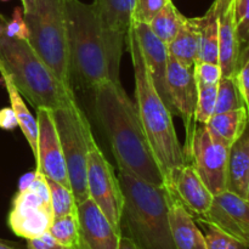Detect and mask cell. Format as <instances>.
I'll list each match as a JSON object with an SVG mask.
<instances>
[{"label":"cell","instance_id":"obj_1","mask_svg":"<svg viewBox=\"0 0 249 249\" xmlns=\"http://www.w3.org/2000/svg\"><path fill=\"white\" fill-rule=\"evenodd\" d=\"M92 91L96 117L106 133L118 169L133 173L155 186H165L136 105L121 82H106Z\"/></svg>","mask_w":249,"mask_h":249},{"label":"cell","instance_id":"obj_2","mask_svg":"<svg viewBox=\"0 0 249 249\" xmlns=\"http://www.w3.org/2000/svg\"><path fill=\"white\" fill-rule=\"evenodd\" d=\"M71 73L83 87L94 90L119 80L124 34L106 27L92 4L65 0Z\"/></svg>","mask_w":249,"mask_h":249},{"label":"cell","instance_id":"obj_3","mask_svg":"<svg viewBox=\"0 0 249 249\" xmlns=\"http://www.w3.org/2000/svg\"><path fill=\"white\" fill-rule=\"evenodd\" d=\"M125 41L133 62L135 105L139 118L153 156L164 177L165 186L172 190L178 170L186 163L184 148L178 139L172 111L160 96L151 79L133 24L126 33Z\"/></svg>","mask_w":249,"mask_h":249},{"label":"cell","instance_id":"obj_4","mask_svg":"<svg viewBox=\"0 0 249 249\" xmlns=\"http://www.w3.org/2000/svg\"><path fill=\"white\" fill-rule=\"evenodd\" d=\"M118 179L124 195L122 235L142 249H177L169 224L172 191L124 169H118Z\"/></svg>","mask_w":249,"mask_h":249},{"label":"cell","instance_id":"obj_5","mask_svg":"<svg viewBox=\"0 0 249 249\" xmlns=\"http://www.w3.org/2000/svg\"><path fill=\"white\" fill-rule=\"evenodd\" d=\"M5 22L6 17L0 15V68L11 78L19 94L36 108L55 109L74 101L73 89L55 77L28 40L5 34Z\"/></svg>","mask_w":249,"mask_h":249},{"label":"cell","instance_id":"obj_6","mask_svg":"<svg viewBox=\"0 0 249 249\" xmlns=\"http://www.w3.org/2000/svg\"><path fill=\"white\" fill-rule=\"evenodd\" d=\"M24 19L31 45L55 77L72 89L65 0H33V7L24 14Z\"/></svg>","mask_w":249,"mask_h":249},{"label":"cell","instance_id":"obj_7","mask_svg":"<svg viewBox=\"0 0 249 249\" xmlns=\"http://www.w3.org/2000/svg\"><path fill=\"white\" fill-rule=\"evenodd\" d=\"M51 111L66 160L71 190L75 202L79 204L89 198L87 184L88 155L95 138L87 116L75 100Z\"/></svg>","mask_w":249,"mask_h":249},{"label":"cell","instance_id":"obj_8","mask_svg":"<svg viewBox=\"0 0 249 249\" xmlns=\"http://www.w3.org/2000/svg\"><path fill=\"white\" fill-rule=\"evenodd\" d=\"M53 220V213L48 180L36 172L31 186L23 191H17L12 199L7 224L15 235L32 240L48 232Z\"/></svg>","mask_w":249,"mask_h":249},{"label":"cell","instance_id":"obj_9","mask_svg":"<svg viewBox=\"0 0 249 249\" xmlns=\"http://www.w3.org/2000/svg\"><path fill=\"white\" fill-rule=\"evenodd\" d=\"M229 151L230 145L213 135L204 124L195 126L186 140L185 160L194 165L214 196L226 191Z\"/></svg>","mask_w":249,"mask_h":249},{"label":"cell","instance_id":"obj_10","mask_svg":"<svg viewBox=\"0 0 249 249\" xmlns=\"http://www.w3.org/2000/svg\"><path fill=\"white\" fill-rule=\"evenodd\" d=\"M87 184L89 198L95 202L109 223L121 231L124 195L118 175L108 162L96 141L90 145L88 155Z\"/></svg>","mask_w":249,"mask_h":249},{"label":"cell","instance_id":"obj_11","mask_svg":"<svg viewBox=\"0 0 249 249\" xmlns=\"http://www.w3.org/2000/svg\"><path fill=\"white\" fill-rule=\"evenodd\" d=\"M36 121H38L39 134L36 170L48 179L71 187L66 160L53 121V111L45 107H38Z\"/></svg>","mask_w":249,"mask_h":249},{"label":"cell","instance_id":"obj_12","mask_svg":"<svg viewBox=\"0 0 249 249\" xmlns=\"http://www.w3.org/2000/svg\"><path fill=\"white\" fill-rule=\"evenodd\" d=\"M167 87L173 114L182 119L186 128V140L195 129V112L197 106L198 87L192 67L181 65L169 56L167 70Z\"/></svg>","mask_w":249,"mask_h":249},{"label":"cell","instance_id":"obj_13","mask_svg":"<svg viewBox=\"0 0 249 249\" xmlns=\"http://www.w3.org/2000/svg\"><path fill=\"white\" fill-rule=\"evenodd\" d=\"M197 219H203L213 224L249 249V204L246 198L226 190L214 196L213 203L206 216Z\"/></svg>","mask_w":249,"mask_h":249},{"label":"cell","instance_id":"obj_14","mask_svg":"<svg viewBox=\"0 0 249 249\" xmlns=\"http://www.w3.org/2000/svg\"><path fill=\"white\" fill-rule=\"evenodd\" d=\"M133 28L136 33V38H138L139 45L142 51L146 67H147L151 79L155 84L156 90L172 111L167 87V70L168 61H169L168 45L156 36V34L151 31L147 23L134 22Z\"/></svg>","mask_w":249,"mask_h":249},{"label":"cell","instance_id":"obj_15","mask_svg":"<svg viewBox=\"0 0 249 249\" xmlns=\"http://www.w3.org/2000/svg\"><path fill=\"white\" fill-rule=\"evenodd\" d=\"M170 191L195 219L206 216L214 199V195L190 162L185 163L178 170Z\"/></svg>","mask_w":249,"mask_h":249},{"label":"cell","instance_id":"obj_16","mask_svg":"<svg viewBox=\"0 0 249 249\" xmlns=\"http://www.w3.org/2000/svg\"><path fill=\"white\" fill-rule=\"evenodd\" d=\"M218 11L219 66L223 77H235L240 65L241 46L235 21V0L213 2Z\"/></svg>","mask_w":249,"mask_h":249},{"label":"cell","instance_id":"obj_17","mask_svg":"<svg viewBox=\"0 0 249 249\" xmlns=\"http://www.w3.org/2000/svg\"><path fill=\"white\" fill-rule=\"evenodd\" d=\"M169 224L177 249H208L206 237L194 215L173 195L169 204Z\"/></svg>","mask_w":249,"mask_h":249},{"label":"cell","instance_id":"obj_18","mask_svg":"<svg viewBox=\"0 0 249 249\" xmlns=\"http://www.w3.org/2000/svg\"><path fill=\"white\" fill-rule=\"evenodd\" d=\"M249 185V122L242 135L230 146L226 190L246 198Z\"/></svg>","mask_w":249,"mask_h":249},{"label":"cell","instance_id":"obj_19","mask_svg":"<svg viewBox=\"0 0 249 249\" xmlns=\"http://www.w3.org/2000/svg\"><path fill=\"white\" fill-rule=\"evenodd\" d=\"M201 21L199 17H184L179 32L168 45V53L172 58L181 65L192 67L197 61L199 48Z\"/></svg>","mask_w":249,"mask_h":249},{"label":"cell","instance_id":"obj_20","mask_svg":"<svg viewBox=\"0 0 249 249\" xmlns=\"http://www.w3.org/2000/svg\"><path fill=\"white\" fill-rule=\"evenodd\" d=\"M0 74H1V79L7 91V95H9L11 108L14 109L17 121H18V126L21 128L29 147L33 152L34 160H36V153H38V121H36V118H34L33 114L27 108L26 102L23 101V96L19 94L11 78L7 75V73L0 68Z\"/></svg>","mask_w":249,"mask_h":249},{"label":"cell","instance_id":"obj_21","mask_svg":"<svg viewBox=\"0 0 249 249\" xmlns=\"http://www.w3.org/2000/svg\"><path fill=\"white\" fill-rule=\"evenodd\" d=\"M136 0H94L92 5L109 29L126 36L133 24Z\"/></svg>","mask_w":249,"mask_h":249},{"label":"cell","instance_id":"obj_22","mask_svg":"<svg viewBox=\"0 0 249 249\" xmlns=\"http://www.w3.org/2000/svg\"><path fill=\"white\" fill-rule=\"evenodd\" d=\"M249 122L248 112L246 107L233 109V111L215 113L206 126L213 135L221 139L229 145H232L245 131Z\"/></svg>","mask_w":249,"mask_h":249},{"label":"cell","instance_id":"obj_23","mask_svg":"<svg viewBox=\"0 0 249 249\" xmlns=\"http://www.w3.org/2000/svg\"><path fill=\"white\" fill-rule=\"evenodd\" d=\"M199 21L201 34L197 61L219 63V22L215 5L212 4L208 11L199 17Z\"/></svg>","mask_w":249,"mask_h":249},{"label":"cell","instance_id":"obj_24","mask_svg":"<svg viewBox=\"0 0 249 249\" xmlns=\"http://www.w3.org/2000/svg\"><path fill=\"white\" fill-rule=\"evenodd\" d=\"M184 17L173 0H169L165 6L153 17L148 26L160 40L169 45L179 32Z\"/></svg>","mask_w":249,"mask_h":249},{"label":"cell","instance_id":"obj_25","mask_svg":"<svg viewBox=\"0 0 249 249\" xmlns=\"http://www.w3.org/2000/svg\"><path fill=\"white\" fill-rule=\"evenodd\" d=\"M48 232L63 246L77 249L80 237L78 214L53 218Z\"/></svg>","mask_w":249,"mask_h":249},{"label":"cell","instance_id":"obj_26","mask_svg":"<svg viewBox=\"0 0 249 249\" xmlns=\"http://www.w3.org/2000/svg\"><path fill=\"white\" fill-rule=\"evenodd\" d=\"M49 189H50L51 207H53V218L70 215V214L77 213L78 204L75 202L73 192L71 187L65 186L57 181L48 179Z\"/></svg>","mask_w":249,"mask_h":249},{"label":"cell","instance_id":"obj_27","mask_svg":"<svg viewBox=\"0 0 249 249\" xmlns=\"http://www.w3.org/2000/svg\"><path fill=\"white\" fill-rule=\"evenodd\" d=\"M241 107H245V105L238 91L235 77H221L216 91L215 113H224Z\"/></svg>","mask_w":249,"mask_h":249},{"label":"cell","instance_id":"obj_28","mask_svg":"<svg viewBox=\"0 0 249 249\" xmlns=\"http://www.w3.org/2000/svg\"><path fill=\"white\" fill-rule=\"evenodd\" d=\"M195 220L203 229V235L206 237L208 249H248L247 246L243 245L232 236L221 231L213 224L208 223L203 219H195Z\"/></svg>","mask_w":249,"mask_h":249},{"label":"cell","instance_id":"obj_29","mask_svg":"<svg viewBox=\"0 0 249 249\" xmlns=\"http://www.w3.org/2000/svg\"><path fill=\"white\" fill-rule=\"evenodd\" d=\"M216 91H218V84L212 85V87L198 88L197 106L196 112H195L196 123L206 125L209 119L215 114Z\"/></svg>","mask_w":249,"mask_h":249},{"label":"cell","instance_id":"obj_30","mask_svg":"<svg viewBox=\"0 0 249 249\" xmlns=\"http://www.w3.org/2000/svg\"><path fill=\"white\" fill-rule=\"evenodd\" d=\"M192 71H194V77L198 88L216 85L223 77L219 63L197 61L192 66Z\"/></svg>","mask_w":249,"mask_h":249},{"label":"cell","instance_id":"obj_31","mask_svg":"<svg viewBox=\"0 0 249 249\" xmlns=\"http://www.w3.org/2000/svg\"><path fill=\"white\" fill-rule=\"evenodd\" d=\"M235 21L242 53L249 49V0H235Z\"/></svg>","mask_w":249,"mask_h":249},{"label":"cell","instance_id":"obj_32","mask_svg":"<svg viewBox=\"0 0 249 249\" xmlns=\"http://www.w3.org/2000/svg\"><path fill=\"white\" fill-rule=\"evenodd\" d=\"M235 80L249 116V49L241 53L240 65L235 74Z\"/></svg>","mask_w":249,"mask_h":249},{"label":"cell","instance_id":"obj_33","mask_svg":"<svg viewBox=\"0 0 249 249\" xmlns=\"http://www.w3.org/2000/svg\"><path fill=\"white\" fill-rule=\"evenodd\" d=\"M169 0H136L135 9H134L133 23L134 22H142L150 23L153 17L165 6Z\"/></svg>","mask_w":249,"mask_h":249},{"label":"cell","instance_id":"obj_34","mask_svg":"<svg viewBox=\"0 0 249 249\" xmlns=\"http://www.w3.org/2000/svg\"><path fill=\"white\" fill-rule=\"evenodd\" d=\"M4 32L7 36H10V38L28 40L29 29L26 23V19H24V14L22 7H15L11 18H6Z\"/></svg>","mask_w":249,"mask_h":249},{"label":"cell","instance_id":"obj_35","mask_svg":"<svg viewBox=\"0 0 249 249\" xmlns=\"http://www.w3.org/2000/svg\"><path fill=\"white\" fill-rule=\"evenodd\" d=\"M27 249H73L67 246H63L58 241H56L49 232L39 237L27 240Z\"/></svg>","mask_w":249,"mask_h":249},{"label":"cell","instance_id":"obj_36","mask_svg":"<svg viewBox=\"0 0 249 249\" xmlns=\"http://www.w3.org/2000/svg\"><path fill=\"white\" fill-rule=\"evenodd\" d=\"M17 126H18V121L11 106L0 109V128L4 130H14Z\"/></svg>","mask_w":249,"mask_h":249},{"label":"cell","instance_id":"obj_37","mask_svg":"<svg viewBox=\"0 0 249 249\" xmlns=\"http://www.w3.org/2000/svg\"><path fill=\"white\" fill-rule=\"evenodd\" d=\"M36 170L24 174L18 181V191H23V190L28 189V187L32 185V182L34 181V179H36Z\"/></svg>","mask_w":249,"mask_h":249},{"label":"cell","instance_id":"obj_38","mask_svg":"<svg viewBox=\"0 0 249 249\" xmlns=\"http://www.w3.org/2000/svg\"><path fill=\"white\" fill-rule=\"evenodd\" d=\"M119 249H142L139 247L130 237L125 235L121 236V241H119Z\"/></svg>","mask_w":249,"mask_h":249},{"label":"cell","instance_id":"obj_39","mask_svg":"<svg viewBox=\"0 0 249 249\" xmlns=\"http://www.w3.org/2000/svg\"><path fill=\"white\" fill-rule=\"evenodd\" d=\"M22 9H23V14H27L33 7V0H21Z\"/></svg>","mask_w":249,"mask_h":249},{"label":"cell","instance_id":"obj_40","mask_svg":"<svg viewBox=\"0 0 249 249\" xmlns=\"http://www.w3.org/2000/svg\"><path fill=\"white\" fill-rule=\"evenodd\" d=\"M0 249H19V248L16 247L15 245H12V243L0 240Z\"/></svg>","mask_w":249,"mask_h":249},{"label":"cell","instance_id":"obj_41","mask_svg":"<svg viewBox=\"0 0 249 249\" xmlns=\"http://www.w3.org/2000/svg\"><path fill=\"white\" fill-rule=\"evenodd\" d=\"M246 201H247L249 204V185H248V189H247V195H246Z\"/></svg>","mask_w":249,"mask_h":249},{"label":"cell","instance_id":"obj_42","mask_svg":"<svg viewBox=\"0 0 249 249\" xmlns=\"http://www.w3.org/2000/svg\"><path fill=\"white\" fill-rule=\"evenodd\" d=\"M0 1H9V0H0Z\"/></svg>","mask_w":249,"mask_h":249}]
</instances>
